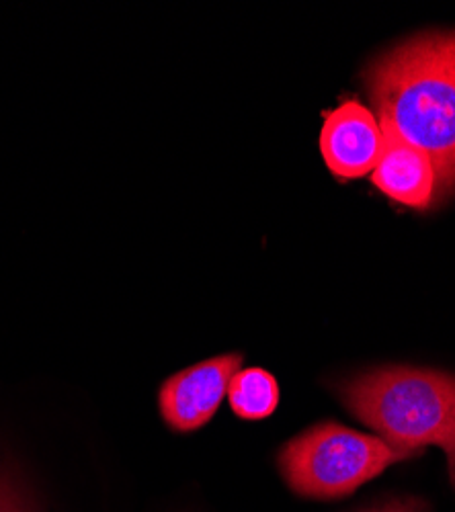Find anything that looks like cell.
Instances as JSON below:
<instances>
[{
	"instance_id": "1",
	"label": "cell",
	"mask_w": 455,
	"mask_h": 512,
	"mask_svg": "<svg viewBox=\"0 0 455 512\" xmlns=\"http://www.w3.org/2000/svg\"><path fill=\"white\" fill-rule=\"evenodd\" d=\"M380 121L423 150L435 168V201L455 191V33L412 37L365 70Z\"/></svg>"
},
{
	"instance_id": "8",
	"label": "cell",
	"mask_w": 455,
	"mask_h": 512,
	"mask_svg": "<svg viewBox=\"0 0 455 512\" xmlns=\"http://www.w3.org/2000/svg\"><path fill=\"white\" fill-rule=\"evenodd\" d=\"M0 512H41L29 488L5 463H0Z\"/></svg>"
},
{
	"instance_id": "5",
	"label": "cell",
	"mask_w": 455,
	"mask_h": 512,
	"mask_svg": "<svg viewBox=\"0 0 455 512\" xmlns=\"http://www.w3.org/2000/svg\"><path fill=\"white\" fill-rule=\"evenodd\" d=\"M382 146V127L376 121V115L361 103H343L326 115L320 134V150L335 177L357 179L374 173Z\"/></svg>"
},
{
	"instance_id": "6",
	"label": "cell",
	"mask_w": 455,
	"mask_h": 512,
	"mask_svg": "<svg viewBox=\"0 0 455 512\" xmlns=\"http://www.w3.org/2000/svg\"><path fill=\"white\" fill-rule=\"evenodd\" d=\"M384 146L371 181L390 199L408 207H427L435 201L437 177L431 158L406 142L394 127L380 121Z\"/></svg>"
},
{
	"instance_id": "9",
	"label": "cell",
	"mask_w": 455,
	"mask_h": 512,
	"mask_svg": "<svg viewBox=\"0 0 455 512\" xmlns=\"http://www.w3.org/2000/svg\"><path fill=\"white\" fill-rule=\"evenodd\" d=\"M357 512H429V504L415 496H402V498H386L378 504H371Z\"/></svg>"
},
{
	"instance_id": "3",
	"label": "cell",
	"mask_w": 455,
	"mask_h": 512,
	"mask_svg": "<svg viewBox=\"0 0 455 512\" xmlns=\"http://www.w3.org/2000/svg\"><path fill=\"white\" fill-rule=\"evenodd\" d=\"M415 457L384 439L337 422H320L289 439L277 453L279 474L302 498L339 500L380 476L392 463Z\"/></svg>"
},
{
	"instance_id": "2",
	"label": "cell",
	"mask_w": 455,
	"mask_h": 512,
	"mask_svg": "<svg viewBox=\"0 0 455 512\" xmlns=\"http://www.w3.org/2000/svg\"><path fill=\"white\" fill-rule=\"evenodd\" d=\"M343 406L390 447L419 455L427 445L455 457V375L384 367L337 386Z\"/></svg>"
},
{
	"instance_id": "4",
	"label": "cell",
	"mask_w": 455,
	"mask_h": 512,
	"mask_svg": "<svg viewBox=\"0 0 455 512\" xmlns=\"http://www.w3.org/2000/svg\"><path fill=\"white\" fill-rule=\"evenodd\" d=\"M242 363V353H226L164 379L158 390V410L169 429L181 435L203 429L216 416Z\"/></svg>"
},
{
	"instance_id": "7",
	"label": "cell",
	"mask_w": 455,
	"mask_h": 512,
	"mask_svg": "<svg viewBox=\"0 0 455 512\" xmlns=\"http://www.w3.org/2000/svg\"><path fill=\"white\" fill-rule=\"evenodd\" d=\"M279 383L273 373L263 367H246L234 373L228 400L234 416L257 422L273 416L279 406Z\"/></svg>"
},
{
	"instance_id": "10",
	"label": "cell",
	"mask_w": 455,
	"mask_h": 512,
	"mask_svg": "<svg viewBox=\"0 0 455 512\" xmlns=\"http://www.w3.org/2000/svg\"><path fill=\"white\" fill-rule=\"evenodd\" d=\"M449 467H451V478L455 482V457H453V461H449Z\"/></svg>"
}]
</instances>
